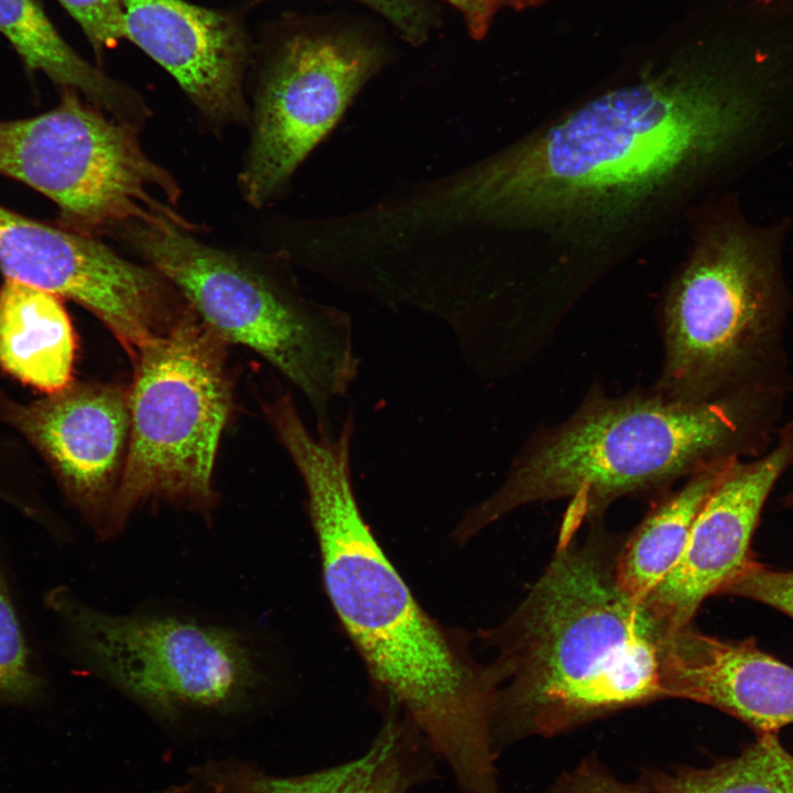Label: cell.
<instances>
[{
    "instance_id": "obj_14",
    "label": "cell",
    "mask_w": 793,
    "mask_h": 793,
    "mask_svg": "<svg viewBox=\"0 0 793 793\" xmlns=\"http://www.w3.org/2000/svg\"><path fill=\"white\" fill-rule=\"evenodd\" d=\"M126 39L162 66L210 119L247 113L243 79L253 41L246 10L214 9L187 0H119Z\"/></svg>"
},
{
    "instance_id": "obj_21",
    "label": "cell",
    "mask_w": 793,
    "mask_h": 793,
    "mask_svg": "<svg viewBox=\"0 0 793 793\" xmlns=\"http://www.w3.org/2000/svg\"><path fill=\"white\" fill-rule=\"evenodd\" d=\"M52 689L0 545V708H36L50 698Z\"/></svg>"
},
{
    "instance_id": "obj_30",
    "label": "cell",
    "mask_w": 793,
    "mask_h": 793,
    "mask_svg": "<svg viewBox=\"0 0 793 793\" xmlns=\"http://www.w3.org/2000/svg\"><path fill=\"white\" fill-rule=\"evenodd\" d=\"M764 1H769V0H764Z\"/></svg>"
},
{
    "instance_id": "obj_17",
    "label": "cell",
    "mask_w": 793,
    "mask_h": 793,
    "mask_svg": "<svg viewBox=\"0 0 793 793\" xmlns=\"http://www.w3.org/2000/svg\"><path fill=\"white\" fill-rule=\"evenodd\" d=\"M0 34L30 73L72 88L113 118L134 121L145 110L140 94L78 54L57 31L39 0H0Z\"/></svg>"
},
{
    "instance_id": "obj_15",
    "label": "cell",
    "mask_w": 793,
    "mask_h": 793,
    "mask_svg": "<svg viewBox=\"0 0 793 793\" xmlns=\"http://www.w3.org/2000/svg\"><path fill=\"white\" fill-rule=\"evenodd\" d=\"M664 697L717 708L757 734L793 725V667L761 650L752 638L724 640L687 624L667 641Z\"/></svg>"
},
{
    "instance_id": "obj_10",
    "label": "cell",
    "mask_w": 793,
    "mask_h": 793,
    "mask_svg": "<svg viewBox=\"0 0 793 793\" xmlns=\"http://www.w3.org/2000/svg\"><path fill=\"white\" fill-rule=\"evenodd\" d=\"M258 88L251 143L239 183L264 205L329 132L382 66L383 48L350 26L283 18L253 42Z\"/></svg>"
},
{
    "instance_id": "obj_23",
    "label": "cell",
    "mask_w": 793,
    "mask_h": 793,
    "mask_svg": "<svg viewBox=\"0 0 793 793\" xmlns=\"http://www.w3.org/2000/svg\"><path fill=\"white\" fill-rule=\"evenodd\" d=\"M75 20L96 56L126 39L119 0H57Z\"/></svg>"
},
{
    "instance_id": "obj_25",
    "label": "cell",
    "mask_w": 793,
    "mask_h": 793,
    "mask_svg": "<svg viewBox=\"0 0 793 793\" xmlns=\"http://www.w3.org/2000/svg\"><path fill=\"white\" fill-rule=\"evenodd\" d=\"M553 793H649L642 783L629 784L618 780L594 759H587L562 775Z\"/></svg>"
},
{
    "instance_id": "obj_12",
    "label": "cell",
    "mask_w": 793,
    "mask_h": 793,
    "mask_svg": "<svg viewBox=\"0 0 793 793\" xmlns=\"http://www.w3.org/2000/svg\"><path fill=\"white\" fill-rule=\"evenodd\" d=\"M0 421L44 459L67 502L100 542L129 445L128 392L74 382L29 401L0 392Z\"/></svg>"
},
{
    "instance_id": "obj_13",
    "label": "cell",
    "mask_w": 793,
    "mask_h": 793,
    "mask_svg": "<svg viewBox=\"0 0 793 793\" xmlns=\"http://www.w3.org/2000/svg\"><path fill=\"white\" fill-rule=\"evenodd\" d=\"M792 467L793 416L778 428L767 453L736 461L699 511L681 560L642 604L673 629L689 624L700 605L721 595L752 558L763 507Z\"/></svg>"
},
{
    "instance_id": "obj_2",
    "label": "cell",
    "mask_w": 793,
    "mask_h": 793,
    "mask_svg": "<svg viewBox=\"0 0 793 793\" xmlns=\"http://www.w3.org/2000/svg\"><path fill=\"white\" fill-rule=\"evenodd\" d=\"M354 431L347 417L332 435L300 421L280 435L306 489L326 593L371 677L461 789L482 787L497 773L496 678L422 609L366 523L351 480Z\"/></svg>"
},
{
    "instance_id": "obj_27",
    "label": "cell",
    "mask_w": 793,
    "mask_h": 793,
    "mask_svg": "<svg viewBox=\"0 0 793 793\" xmlns=\"http://www.w3.org/2000/svg\"><path fill=\"white\" fill-rule=\"evenodd\" d=\"M456 8L469 31V34L481 40L486 36L497 11L495 0H445Z\"/></svg>"
},
{
    "instance_id": "obj_5",
    "label": "cell",
    "mask_w": 793,
    "mask_h": 793,
    "mask_svg": "<svg viewBox=\"0 0 793 793\" xmlns=\"http://www.w3.org/2000/svg\"><path fill=\"white\" fill-rule=\"evenodd\" d=\"M42 602L70 663L161 720L246 713L269 691L265 651L237 627L164 610L113 613L66 585Z\"/></svg>"
},
{
    "instance_id": "obj_19",
    "label": "cell",
    "mask_w": 793,
    "mask_h": 793,
    "mask_svg": "<svg viewBox=\"0 0 793 793\" xmlns=\"http://www.w3.org/2000/svg\"><path fill=\"white\" fill-rule=\"evenodd\" d=\"M417 749L410 726L392 718L357 759L293 776L254 771L253 790L254 793H408L422 774Z\"/></svg>"
},
{
    "instance_id": "obj_18",
    "label": "cell",
    "mask_w": 793,
    "mask_h": 793,
    "mask_svg": "<svg viewBox=\"0 0 793 793\" xmlns=\"http://www.w3.org/2000/svg\"><path fill=\"white\" fill-rule=\"evenodd\" d=\"M740 458L717 460L653 509L616 555L617 580L642 602L681 560L706 500Z\"/></svg>"
},
{
    "instance_id": "obj_20",
    "label": "cell",
    "mask_w": 793,
    "mask_h": 793,
    "mask_svg": "<svg viewBox=\"0 0 793 793\" xmlns=\"http://www.w3.org/2000/svg\"><path fill=\"white\" fill-rule=\"evenodd\" d=\"M649 793H793V754L776 732L758 734L736 757L707 768L650 772Z\"/></svg>"
},
{
    "instance_id": "obj_16",
    "label": "cell",
    "mask_w": 793,
    "mask_h": 793,
    "mask_svg": "<svg viewBox=\"0 0 793 793\" xmlns=\"http://www.w3.org/2000/svg\"><path fill=\"white\" fill-rule=\"evenodd\" d=\"M76 336L61 297L4 278L0 285V368L43 394L73 383Z\"/></svg>"
},
{
    "instance_id": "obj_7",
    "label": "cell",
    "mask_w": 793,
    "mask_h": 793,
    "mask_svg": "<svg viewBox=\"0 0 793 793\" xmlns=\"http://www.w3.org/2000/svg\"><path fill=\"white\" fill-rule=\"evenodd\" d=\"M224 344L192 309L132 359L129 445L100 542L148 502L204 515L216 506L214 463L231 406Z\"/></svg>"
},
{
    "instance_id": "obj_6",
    "label": "cell",
    "mask_w": 793,
    "mask_h": 793,
    "mask_svg": "<svg viewBox=\"0 0 793 793\" xmlns=\"http://www.w3.org/2000/svg\"><path fill=\"white\" fill-rule=\"evenodd\" d=\"M789 308L768 246L747 229H715L669 292L658 392L688 402L748 391L789 393Z\"/></svg>"
},
{
    "instance_id": "obj_11",
    "label": "cell",
    "mask_w": 793,
    "mask_h": 793,
    "mask_svg": "<svg viewBox=\"0 0 793 793\" xmlns=\"http://www.w3.org/2000/svg\"><path fill=\"white\" fill-rule=\"evenodd\" d=\"M0 270L91 312L131 359L178 318L184 298L154 268L132 263L96 237L0 205Z\"/></svg>"
},
{
    "instance_id": "obj_22",
    "label": "cell",
    "mask_w": 793,
    "mask_h": 793,
    "mask_svg": "<svg viewBox=\"0 0 793 793\" xmlns=\"http://www.w3.org/2000/svg\"><path fill=\"white\" fill-rule=\"evenodd\" d=\"M721 595L753 600L793 619V569H778L750 558Z\"/></svg>"
},
{
    "instance_id": "obj_4",
    "label": "cell",
    "mask_w": 793,
    "mask_h": 793,
    "mask_svg": "<svg viewBox=\"0 0 793 793\" xmlns=\"http://www.w3.org/2000/svg\"><path fill=\"white\" fill-rule=\"evenodd\" d=\"M787 392L748 391L688 402L659 392L595 399L532 439L502 485L463 518L466 542L517 508L573 497L580 513L691 476L725 458H757L775 441Z\"/></svg>"
},
{
    "instance_id": "obj_1",
    "label": "cell",
    "mask_w": 793,
    "mask_h": 793,
    "mask_svg": "<svg viewBox=\"0 0 793 793\" xmlns=\"http://www.w3.org/2000/svg\"><path fill=\"white\" fill-rule=\"evenodd\" d=\"M749 116L715 74L677 59L469 171L428 210L439 222L610 224L724 154Z\"/></svg>"
},
{
    "instance_id": "obj_29",
    "label": "cell",
    "mask_w": 793,
    "mask_h": 793,
    "mask_svg": "<svg viewBox=\"0 0 793 793\" xmlns=\"http://www.w3.org/2000/svg\"><path fill=\"white\" fill-rule=\"evenodd\" d=\"M781 506L785 509L793 510V490L787 492L782 499H781Z\"/></svg>"
},
{
    "instance_id": "obj_24",
    "label": "cell",
    "mask_w": 793,
    "mask_h": 793,
    "mask_svg": "<svg viewBox=\"0 0 793 793\" xmlns=\"http://www.w3.org/2000/svg\"><path fill=\"white\" fill-rule=\"evenodd\" d=\"M271 0H243L251 9ZM385 18L399 35L412 45L423 44L433 28L434 15L426 0H355Z\"/></svg>"
},
{
    "instance_id": "obj_8",
    "label": "cell",
    "mask_w": 793,
    "mask_h": 793,
    "mask_svg": "<svg viewBox=\"0 0 793 793\" xmlns=\"http://www.w3.org/2000/svg\"><path fill=\"white\" fill-rule=\"evenodd\" d=\"M184 296L225 343L250 348L306 398L319 434L357 372L352 326L341 312L304 304L233 256L177 227L139 225L121 235Z\"/></svg>"
},
{
    "instance_id": "obj_3",
    "label": "cell",
    "mask_w": 793,
    "mask_h": 793,
    "mask_svg": "<svg viewBox=\"0 0 793 793\" xmlns=\"http://www.w3.org/2000/svg\"><path fill=\"white\" fill-rule=\"evenodd\" d=\"M615 561L568 526L545 572L490 634L498 647L493 723L508 738L553 736L664 698L675 629L622 590Z\"/></svg>"
},
{
    "instance_id": "obj_26",
    "label": "cell",
    "mask_w": 793,
    "mask_h": 793,
    "mask_svg": "<svg viewBox=\"0 0 793 793\" xmlns=\"http://www.w3.org/2000/svg\"><path fill=\"white\" fill-rule=\"evenodd\" d=\"M253 772L242 768H205L171 793H254Z\"/></svg>"
},
{
    "instance_id": "obj_28",
    "label": "cell",
    "mask_w": 793,
    "mask_h": 793,
    "mask_svg": "<svg viewBox=\"0 0 793 793\" xmlns=\"http://www.w3.org/2000/svg\"><path fill=\"white\" fill-rule=\"evenodd\" d=\"M547 0H495L497 10L501 8H511L515 11H522L532 7L540 6Z\"/></svg>"
},
{
    "instance_id": "obj_9",
    "label": "cell",
    "mask_w": 793,
    "mask_h": 793,
    "mask_svg": "<svg viewBox=\"0 0 793 793\" xmlns=\"http://www.w3.org/2000/svg\"><path fill=\"white\" fill-rule=\"evenodd\" d=\"M53 109L0 121V175L48 197L59 226L96 237L133 226L195 225L177 210L175 180L143 151L139 126L108 118L72 88Z\"/></svg>"
}]
</instances>
